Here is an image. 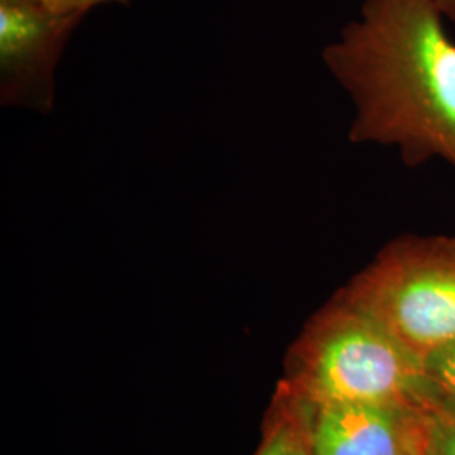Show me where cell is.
Instances as JSON below:
<instances>
[{"label": "cell", "mask_w": 455, "mask_h": 455, "mask_svg": "<svg viewBox=\"0 0 455 455\" xmlns=\"http://www.w3.org/2000/svg\"><path fill=\"white\" fill-rule=\"evenodd\" d=\"M439 0H364L323 61L353 103L349 140L455 171V43Z\"/></svg>", "instance_id": "1"}, {"label": "cell", "mask_w": 455, "mask_h": 455, "mask_svg": "<svg viewBox=\"0 0 455 455\" xmlns=\"http://www.w3.org/2000/svg\"><path fill=\"white\" fill-rule=\"evenodd\" d=\"M314 407L327 403H440L423 356L341 292L310 319L285 381Z\"/></svg>", "instance_id": "2"}, {"label": "cell", "mask_w": 455, "mask_h": 455, "mask_svg": "<svg viewBox=\"0 0 455 455\" xmlns=\"http://www.w3.org/2000/svg\"><path fill=\"white\" fill-rule=\"evenodd\" d=\"M341 293L420 356L454 342V235L391 240Z\"/></svg>", "instance_id": "3"}, {"label": "cell", "mask_w": 455, "mask_h": 455, "mask_svg": "<svg viewBox=\"0 0 455 455\" xmlns=\"http://www.w3.org/2000/svg\"><path fill=\"white\" fill-rule=\"evenodd\" d=\"M82 16L51 11L39 0H0V98L4 105L46 114L54 69Z\"/></svg>", "instance_id": "4"}, {"label": "cell", "mask_w": 455, "mask_h": 455, "mask_svg": "<svg viewBox=\"0 0 455 455\" xmlns=\"http://www.w3.org/2000/svg\"><path fill=\"white\" fill-rule=\"evenodd\" d=\"M427 410L411 403L314 407V455H425Z\"/></svg>", "instance_id": "5"}, {"label": "cell", "mask_w": 455, "mask_h": 455, "mask_svg": "<svg viewBox=\"0 0 455 455\" xmlns=\"http://www.w3.org/2000/svg\"><path fill=\"white\" fill-rule=\"evenodd\" d=\"M312 415L314 405L283 383L267 417L260 449L255 455H314Z\"/></svg>", "instance_id": "6"}, {"label": "cell", "mask_w": 455, "mask_h": 455, "mask_svg": "<svg viewBox=\"0 0 455 455\" xmlns=\"http://www.w3.org/2000/svg\"><path fill=\"white\" fill-rule=\"evenodd\" d=\"M425 455H455V405L440 403L427 410Z\"/></svg>", "instance_id": "7"}, {"label": "cell", "mask_w": 455, "mask_h": 455, "mask_svg": "<svg viewBox=\"0 0 455 455\" xmlns=\"http://www.w3.org/2000/svg\"><path fill=\"white\" fill-rule=\"evenodd\" d=\"M423 366L440 403L455 405V341L427 353Z\"/></svg>", "instance_id": "8"}, {"label": "cell", "mask_w": 455, "mask_h": 455, "mask_svg": "<svg viewBox=\"0 0 455 455\" xmlns=\"http://www.w3.org/2000/svg\"><path fill=\"white\" fill-rule=\"evenodd\" d=\"M44 4L51 11L60 12V14H68V16L84 17L92 9L103 4H127L129 0H39Z\"/></svg>", "instance_id": "9"}, {"label": "cell", "mask_w": 455, "mask_h": 455, "mask_svg": "<svg viewBox=\"0 0 455 455\" xmlns=\"http://www.w3.org/2000/svg\"><path fill=\"white\" fill-rule=\"evenodd\" d=\"M440 7L447 19L454 20L455 19V0H439Z\"/></svg>", "instance_id": "10"}, {"label": "cell", "mask_w": 455, "mask_h": 455, "mask_svg": "<svg viewBox=\"0 0 455 455\" xmlns=\"http://www.w3.org/2000/svg\"><path fill=\"white\" fill-rule=\"evenodd\" d=\"M454 22H455V19H454Z\"/></svg>", "instance_id": "11"}]
</instances>
